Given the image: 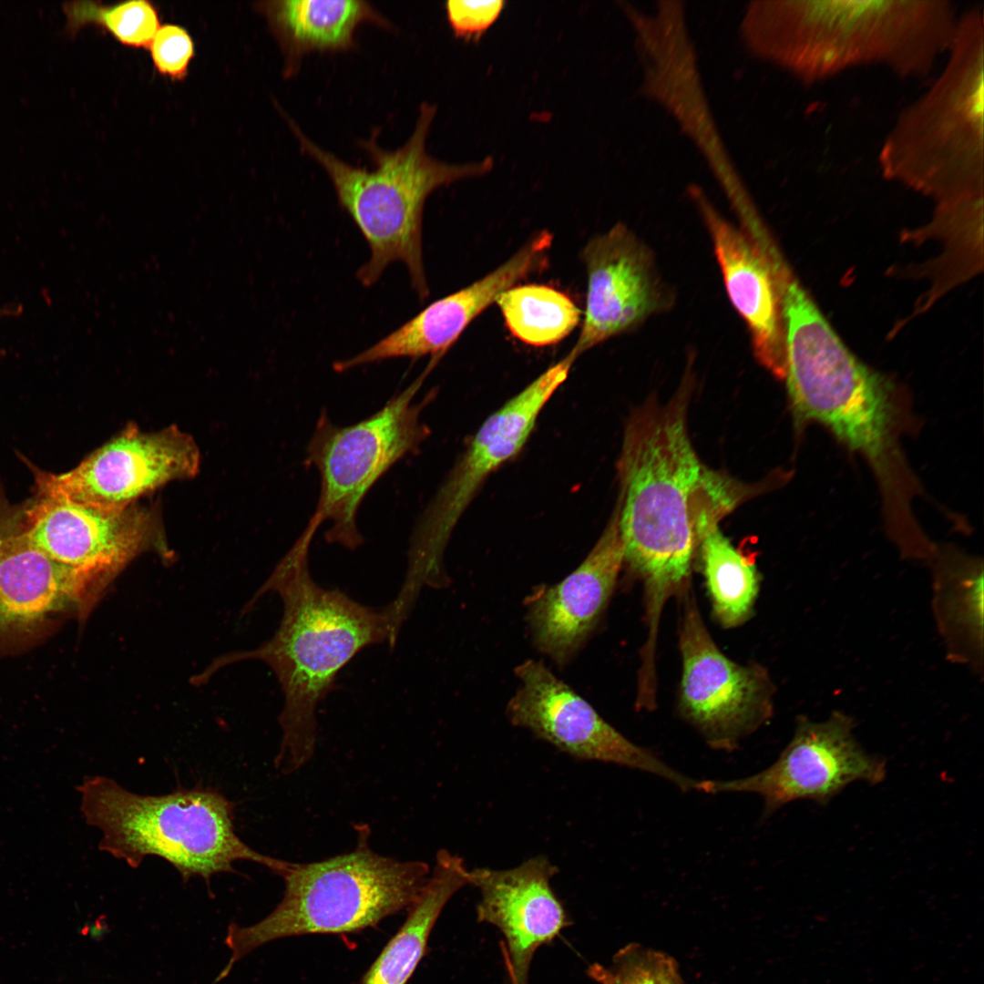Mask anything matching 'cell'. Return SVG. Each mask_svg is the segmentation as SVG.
Segmentation results:
<instances>
[{
	"label": "cell",
	"mask_w": 984,
	"mask_h": 984,
	"mask_svg": "<svg viewBox=\"0 0 984 984\" xmlns=\"http://www.w3.org/2000/svg\"><path fill=\"white\" fill-rule=\"evenodd\" d=\"M690 389L684 381L667 404L648 401L634 413L619 464L624 563L644 583L649 641L667 600L684 587L700 533L743 495L700 462L687 431Z\"/></svg>",
	"instance_id": "1"
},
{
	"label": "cell",
	"mask_w": 984,
	"mask_h": 984,
	"mask_svg": "<svg viewBox=\"0 0 984 984\" xmlns=\"http://www.w3.org/2000/svg\"><path fill=\"white\" fill-rule=\"evenodd\" d=\"M958 20L948 0H756L740 32L752 56L811 84L867 65L926 77Z\"/></svg>",
	"instance_id": "2"
},
{
	"label": "cell",
	"mask_w": 984,
	"mask_h": 984,
	"mask_svg": "<svg viewBox=\"0 0 984 984\" xmlns=\"http://www.w3.org/2000/svg\"><path fill=\"white\" fill-rule=\"evenodd\" d=\"M785 377L796 430L817 423L858 453L878 482L883 507L907 511L921 491L900 445L906 410L897 391L842 343L805 289L782 298Z\"/></svg>",
	"instance_id": "3"
},
{
	"label": "cell",
	"mask_w": 984,
	"mask_h": 984,
	"mask_svg": "<svg viewBox=\"0 0 984 984\" xmlns=\"http://www.w3.org/2000/svg\"><path fill=\"white\" fill-rule=\"evenodd\" d=\"M313 536L302 532L256 595L279 594L282 618L273 637L253 651L234 656L267 663L282 686V732L276 767L301 769L316 745V708L334 689L338 672L364 649L389 640L382 610L362 605L312 579L308 556Z\"/></svg>",
	"instance_id": "4"
},
{
	"label": "cell",
	"mask_w": 984,
	"mask_h": 984,
	"mask_svg": "<svg viewBox=\"0 0 984 984\" xmlns=\"http://www.w3.org/2000/svg\"><path fill=\"white\" fill-rule=\"evenodd\" d=\"M436 106L423 102L412 135L395 150H387L372 135L359 146L374 164L353 166L312 141L282 111L302 152L315 159L333 186L340 207L351 217L370 249V258L356 272L364 287L373 286L395 261L407 269L421 301L429 295L423 255V215L427 197L437 188L482 177L494 167L487 156L475 162L451 164L434 159L425 149Z\"/></svg>",
	"instance_id": "5"
},
{
	"label": "cell",
	"mask_w": 984,
	"mask_h": 984,
	"mask_svg": "<svg viewBox=\"0 0 984 984\" xmlns=\"http://www.w3.org/2000/svg\"><path fill=\"white\" fill-rule=\"evenodd\" d=\"M945 67L898 115L878 154L882 174L939 205L983 198L984 19L958 16Z\"/></svg>",
	"instance_id": "6"
},
{
	"label": "cell",
	"mask_w": 984,
	"mask_h": 984,
	"mask_svg": "<svg viewBox=\"0 0 984 984\" xmlns=\"http://www.w3.org/2000/svg\"><path fill=\"white\" fill-rule=\"evenodd\" d=\"M86 823L101 832L98 847L130 867L148 856L169 863L183 882L207 884L233 864L251 861L283 876L292 863L260 854L234 828V805L211 787H179L160 795L130 792L113 779L96 775L77 786Z\"/></svg>",
	"instance_id": "7"
},
{
	"label": "cell",
	"mask_w": 984,
	"mask_h": 984,
	"mask_svg": "<svg viewBox=\"0 0 984 984\" xmlns=\"http://www.w3.org/2000/svg\"><path fill=\"white\" fill-rule=\"evenodd\" d=\"M355 829L352 851L292 863L282 876L283 897L267 917L251 926H228L224 940L231 957L211 984L227 978L239 960L271 941L358 932L412 906L429 877V866L377 854L369 846L368 825H356Z\"/></svg>",
	"instance_id": "8"
},
{
	"label": "cell",
	"mask_w": 984,
	"mask_h": 984,
	"mask_svg": "<svg viewBox=\"0 0 984 984\" xmlns=\"http://www.w3.org/2000/svg\"><path fill=\"white\" fill-rule=\"evenodd\" d=\"M440 359L432 357L411 384L358 423L341 427L322 411L307 446L306 462L318 470L321 482L309 524L318 529L330 521L324 535L327 542L350 550L364 543L356 523L363 499L393 465L416 452L429 435L420 414L431 398L416 404L413 400Z\"/></svg>",
	"instance_id": "9"
},
{
	"label": "cell",
	"mask_w": 984,
	"mask_h": 984,
	"mask_svg": "<svg viewBox=\"0 0 984 984\" xmlns=\"http://www.w3.org/2000/svg\"><path fill=\"white\" fill-rule=\"evenodd\" d=\"M576 359L568 354L510 398L483 423L419 518L410 540L408 566L399 599L415 603L424 587L450 580L444 554L450 536L486 478L516 456Z\"/></svg>",
	"instance_id": "10"
},
{
	"label": "cell",
	"mask_w": 984,
	"mask_h": 984,
	"mask_svg": "<svg viewBox=\"0 0 984 984\" xmlns=\"http://www.w3.org/2000/svg\"><path fill=\"white\" fill-rule=\"evenodd\" d=\"M856 725L841 711L822 722L800 716L792 740L769 767L743 778L699 781L697 790L758 794L765 818L801 799L826 805L855 782L877 784L886 777V761L862 748L853 734Z\"/></svg>",
	"instance_id": "11"
},
{
	"label": "cell",
	"mask_w": 984,
	"mask_h": 984,
	"mask_svg": "<svg viewBox=\"0 0 984 984\" xmlns=\"http://www.w3.org/2000/svg\"><path fill=\"white\" fill-rule=\"evenodd\" d=\"M21 506L31 540L102 592L140 554L167 548L153 507L108 510L41 493Z\"/></svg>",
	"instance_id": "12"
},
{
	"label": "cell",
	"mask_w": 984,
	"mask_h": 984,
	"mask_svg": "<svg viewBox=\"0 0 984 984\" xmlns=\"http://www.w3.org/2000/svg\"><path fill=\"white\" fill-rule=\"evenodd\" d=\"M687 598L680 635V712L710 747L731 752L773 716L774 685L760 665L743 666L721 652L694 600Z\"/></svg>",
	"instance_id": "13"
},
{
	"label": "cell",
	"mask_w": 984,
	"mask_h": 984,
	"mask_svg": "<svg viewBox=\"0 0 984 984\" xmlns=\"http://www.w3.org/2000/svg\"><path fill=\"white\" fill-rule=\"evenodd\" d=\"M200 464L196 442L176 425L144 432L128 424L73 469L33 473L36 493L118 510L170 481L193 477Z\"/></svg>",
	"instance_id": "14"
},
{
	"label": "cell",
	"mask_w": 984,
	"mask_h": 984,
	"mask_svg": "<svg viewBox=\"0 0 984 984\" xmlns=\"http://www.w3.org/2000/svg\"><path fill=\"white\" fill-rule=\"evenodd\" d=\"M515 672L520 686L506 709L511 724L577 759L651 773L682 791L697 789L698 781L626 738L541 661L528 660Z\"/></svg>",
	"instance_id": "15"
},
{
	"label": "cell",
	"mask_w": 984,
	"mask_h": 984,
	"mask_svg": "<svg viewBox=\"0 0 984 984\" xmlns=\"http://www.w3.org/2000/svg\"><path fill=\"white\" fill-rule=\"evenodd\" d=\"M581 257L587 295L582 327L569 353L575 358L673 305L652 251L625 224L593 237Z\"/></svg>",
	"instance_id": "16"
},
{
	"label": "cell",
	"mask_w": 984,
	"mask_h": 984,
	"mask_svg": "<svg viewBox=\"0 0 984 984\" xmlns=\"http://www.w3.org/2000/svg\"><path fill=\"white\" fill-rule=\"evenodd\" d=\"M101 594L31 540L22 507L0 491V648L28 641L67 614L87 615Z\"/></svg>",
	"instance_id": "17"
},
{
	"label": "cell",
	"mask_w": 984,
	"mask_h": 984,
	"mask_svg": "<svg viewBox=\"0 0 984 984\" xmlns=\"http://www.w3.org/2000/svg\"><path fill=\"white\" fill-rule=\"evenodd\" d=\"M552 240L548 231L537 233L495 270L433 302L369 348L335 361L333 370L343 373L393 358L443 356L470 323L497 302L504 292L546 266Z\"/></svg>",
	"instance_id": "18"
},
{
	"label": "cell",
	"mask_w": 984,
	"mask_h": 984,
	"mask_svg": "<svg viewBox=\"0 0 984 984\" xmlns=\"http://www.w3.org/2000/svg\"><path fill=\"white\" fill-rule=\"evenodd\" d=\"M558 867L544 855L507 869L469 870L470 884L480 893L477 919L497 927L512 984H528L536 950L551 942L569 919L551 886Z\"/></svg>",
	"instance_id": "19"
},
{
	"label": "cell",
	"mask_w": 984,
	"mask_h": 984,
	"mask_svg": "<svg viewBox=\"0 0 984 984\" xmlns=\"http://www.w3.org/2000/svg\"><path fill=\"white\" fill-rule=\"evenodd\" d=\"M624 564L619 509L581 564L559 583L538 591L528 607L537 648L559 665L580 648L596 626Z\"/></svg>",
	"instance_id": "20"
},
{
	"label": "cell",
	"mask_w": 984,
	"mask_h": 984,
	"mask_svg": "<svg viewBox=\"0 0 984 984\" xmlns=\"http://www.w3.org/2000/svg\"><path fill=\"white\" fill-rule=\"evenodd\" d=\"M687 193L707 227L727 293L747 326L755 358L773 375L784 380V322L768 263L746 233L721 215L699 185H689Z\"/></svg>",
	"instance_id": "21"
},
{
	"label": "cell",
	"mask_w": 984,
	"mask_h": 984,
	"mask_svg": "<svg viewBox=\"0 0 984 984\" xmlns=\"http://www.w3.org/2000/svg\"><path fill=\"white\" fill-rule=\"evenodd\" d=\"M932 571V611L946 656L983 674L984 569L980 557L937 545Z\"/></svg>",
	"instance_id": "22"
},
{
	"label": "cell",
	"mask_w": 984,
	"mask_h": 984,
	"mask_svg": "<svg viewBox=\"0 0 984 984\" xmlns=\"http://www.w3.org/2000/svg\"><path fill=\"white\" fill-rule=\"evenodd\" d=\"M267 19L284 57L283 75L294 76L311 52L346 51L356 47L359 25L390 29L392 23L364 0H276L255 4Z\"/></svg>",
	"instance_id": "23"
},
{
	"label": "cell",
	"mask_w": 984,
	"mask_h": 984,
	"mask_svg": "<svg viewBox=\"0 0 984 984\" xmlns=\"http://www.w3.org/2000/svg\"><path fill=\"white\" fill-rule=\"evenodd\" d=\"M463 858L440 849L435 865L407 917L383 948L361 984H406L423 958L431 931L449 899L469 885Z\"/></svg>",
	"instance_id": "24"
},
{
	"label": "cell",
	"mask_w": 984,
	"mask_h": 984,
	"mask_svg": "<svg viewBox=\"0 0 984 984\" xmlns=\"http://www.w3.org/2000/svg\"><path fill=\"white\" fill-rule=\"evenodd\" d=\"M697 549L715 617L726 628L742 624L750 617L759 591L753 560L734 548L717 522L702 531Z\"/></svg>",
	"instance_id": "25"
},
{
	"label": "cell",
	"mask_w": 984,
	"mask_h": 984,
	"mask_svg": "<svg viewBox=\"0 0 984 984\" xmlns=\"http://www.w3.org/2000/svg\"><path fill=\"white\" fill-rule=\"evenodd\" d=\"M496 303L512 335L535 346L562 341L579 324L581 314L566 293L542 284L515 285Z\"/></svg>",
	"instance_id": "26"
},
{
	"label": "cell",
	"mask_w": 984,
	"mask_h": 984,
	"mask_svg": "<svg viewBox=\"0 0 984 984\" xmlns=\"http://www.w3.org/2000/svg\"><path fill=\"white\" fill-rule=\"evenodd\" d=\"M67 30L71 34L86 25L107 29L118 42L131 47H149L159 27V14L149 1L134 0L112 5L69 2L64 6Z\"/></svg>",
	"instance_id": "27"
},
{
	"label": "cell",
	"mask_w": 984,
	"mask_h": 984,
	"mask_svg": "<svg viewBox=\"0 0 984 984\" xmlns=\"http://www.w3.org/2000/svg\"><path fill=\"white\" fill-rule=\"evenodd\" d=\"M587 973L599 984H685L671 955L639 943L619 949L609 966L590 965Z\"/></svg>",
	"instance_id": "28"
},
{
	"label": "cell",
	"mask_w": 984,
	"mask_h": 984,
	"mask_svg": "<svg viewBox=\"0 0 984 984\" xmlns=\"http://www.w3.org/2000/svg\"><path fill=\"white\" fill-rule=\"evenodd\" d=\"M156 70L172 80H182L194 56V43L188 31L172 24L159 27L149 46Z\"/></svg>",
	"instance_id": "29"
},
{
	"label": "cell",
	"mask_w": 984,
	"mask_h": 984,
	"mask_svg": "<svg viewBox=\"0 0 984 984\" xmlns=\"http://www.w3.org/2000/svg\"><path fill=\"white\" fill-rule=\"evenodd\" d=\"M505 4L502 0H450L446 3V12L456 37L476 40L497 20Z\"/></svg>",
	"instance_id": "30"
}]
</instances>
